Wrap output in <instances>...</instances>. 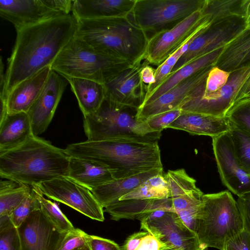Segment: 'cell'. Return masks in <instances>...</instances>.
<instances>
[{"mask_svg":"<svg viewBox=\"0 0 250 250\" xmlns=\"http://www.w3.org/2000/svg\"><path fill=\"white\" fill-rule=\"evenodd\" d=\"M161 243L152 234L148 232L134 250H159Z\"/></svg>","mask_w":250,"mask_h":250,"instance_id":"obj_47","label":"cell"},{"mask_svg":"<svg viewBox=\"0 0 250 250\" xmlns=\"http://www.w3.org/2000/svg\"><path fill=\"white\" fill-rule=\"evenodd\" d=\"M69 156L101 163L112 171L115 180L155 168H163L158 143L129 140H86L68 145Z\"/></svg>","mask_w":250,"mask_h":250,"instance_id":"obj_3","label":"cell"},{"mask_svg":"<svg viewBox=\"0 0 250 250\" xmlns=\"http://www.w3.org/2000/svg\"><path fill=\"white\" fill-rule=\"evenodd\" d=\"M37 186L48 198L62 203L91 219L104 221L103 208L91 191L69 178L53 179Z\"/></svg>","mask_w":250,"mask_h":250,"instance_id":"obj_12","label":"cell"},{"mask_svg":"<svg viewBox=\"0 0 250 250\" xmlns=\"http://www.w3.org/2000/svg\"><path fill=\"white\" fill-rule=\"evenodd\" d=\"M75 94L83 117L95 113L105 98L103 84L82 78L66 79Z\"/></svg>","mask_w":250,"mask_h":250,"instance_id":"obj_28","label":"cell"},{"mask_svg":"<svg viewBox=\"0 0 250 250\" xmlns=\"http://www.w3.org/2000/svg\"><path fill=\"white\" fill-rule=\"evenodd\" d=\"M182 113L180 108L163 112L154 115L146 122L148 127L153 131L162 132L174 122Z\"/></svg>","mask_w":250,"mask_h":250,"instance_id":"obj_39","label":"cell"},{"mask_svg":"<svg viewBox=\"0 0 250 250\" xmlns=\"http://www.w3.org/2000/svg\"><path fill=\"white\" fill-rule=\"evenodd\" d=\"M164 173L163 168H155L128 177L114 180L91 190L104 208L119 200L134 190L149 178Z\"/></svg>","mask_w":250,"mask_h":250,"instance_id":"obj_25","label":"cell"},{"mask_svg":"<svg viewBox=\"0 0 250 250\" xmlns=\"http://www.w3.org/2000/svg\"><path fill=\"white\" fill-rule=\"evenodd\" d=\"M132 65L125 60L98 51L74 36L56 58L51 68L66 79L82 78L104 84Z\"/></svg>","mask_w":250,"mask_h":250,"instance_id":"obj_7","label":"cell"},{"mask_svg":"<svg viewBox=\"0 0 250 250\" xmlns=\"http://www.w3.org/2000/svg\"><path fill=\"white\" fill-rule=\"evenodd\" d=\"M155 69L151 66L150 64L145 60L144 64L140 72V75L143 83L146 86L147 92L148 88L155 83Z\"/></svg>","mask_w":250,"mask_h":250,"instance_id":"obj_46","label":"cell"},{"mask_svg":"<svg viewBox=\"0 0 250 250\" xmlns=\"http://www.w3.org/2000/svg\"><path fill=\"white\" fill-rule=\"evenodd\" d=\"M148 232L139 231L130 235L121 247L122 250H134L140 244L142 238Z\"/></svg>","mask_w":250,"mask_h":250,"instance_id":"obj_48","label":"cell"},{"mask_svg":"<svg viewBox=\"0 0 250 250\" xmlns=\"http://www.w3.org/2000/svg\"><path fill=\"white\" fill-rule=\"evenodd\" d=\"M250 64V52L244 60L241 66Z\"/></svg>","mask_w":250,"mask_h":250,"instance_id":"obj_53","label":"cell"},{"mask_svg":"<svg viewBox=\"0 0 250 250\" xmlns=\"http://www.w3.org/2000/svg\"><path fill=\"white\" fill-rule=\"evenodd\" d=\"M227 117L232 125L250 133V101L237 106Z\"/></svg>","mask_w":250,"mask_h":250,"instance_id":"obj_40","label":"cell"},{"mask_svg":"<svg viewBox=\"0 0 250 250\" xmlns=\"http://www.w3.org/2000/svg\"><path fill=\"white\" fill-rule=\"evenodd\" d=\"M69 156L49 141L33 135L14 149L0 153V176L31 186L67 177Z\"/></svg>","mask_w":250,"mask_h":250,"instance_id":"obj_2","label":"cell"},{"mask_svg":"<svg viewBox=\"0 0 250 250\" xmlns=\"http://www.w3.org/2000/svg\"><path fill=\"white\" fill-rule=\"evenodd\" d=\"M224 47L218 48L202 56L170 73L166 80L152 92L145 97L142 104L149 103L176 85L201 70L214 65Z\"/></svg>","mask_w":250,"mask_h":250,"instance_id":"obj_26","label":"cell"},{"mask_svg":"<svg viewBox=\"0 0 250 250\" xmlns=\"http://www.w3.org/2000/svg\"><path fill=\"white\" fill-rule=\"evenodd\" d=\"M77 20L72 15L51 19L17 31L5 71L3 97L6 102L13 89L22 81L51 66L75 35Z\"/></svg>","mask_w":250,"mask_h":250,"instance_id":"obj_1","label":"cell"},{"mask_svg":"<svg viewBox=\"0 0 250 250\" xmlns=\"http://www.w3.org/2000/svg\"><path fill=\"white\" fill-rule=\"evenodd\" d=\"M236 201L242 216L244 229L250 234V193L238 197Z\"/></svg>","mask_w":250,"mask_h":250,"instance_id":"obj_43","label":"cell"},{"mask_svg":"<svg viewBox=\"0 0 250 250\" xmlns=\"http://www.w3.org/2000/svg\"><path fill=\"white\" fill-rule=\"evenodd\" d=\"M68 83L66 79L51 70L41 93L27 112L34 135L47 129Z\"/></svg>","mask_w":250,"mask_h":250,"instance_id":"obj_15","label":"cell"},{"mask_svg":"<svg viewBox=\"0 0 250 250\" xmlns=\"http://www.w3.org/2000/svg\"><path fill=\"white\" fill-rule=\"evenodd\" d=\"M144 60L124 70L104 84L105 99L138 108L143 104L147 92L146 86L143 83L140 75Z\"/></svg>","mask_w":250,"mask_h":250,"instance_id":"obj_16","label":"cell"},{"mask_svg":"<svg viewBox=\"0 0 250 250\" xmlns=\"http://www.w3.org/2000/svg\"><path fill=\"white\" fill-rule=\"evenodd\" d=\"M250 52V35L247 31L224 47L214 66L232 72L241 66L244 60Z\"/></svg>","mask_w":250,"mask_h":250,"instance_id":"obj_29","label":"cell"},{"mask_svg":"<svg viewBox=\"0 0 250 250\" xmlns=\"http://www.w3.org/2000/svg\"><path fill=\"white\" fill-rule=\"evenodd\" d=\"M138 109L104 98L97 111L83 117V128L87 140H122L158 143L162 132L152 130L146 121H137Z\"/></svg>","mask_w":250,"mask_h":250,"instance_id":"obj_5","label":"cell"},{"mask_svg":"<svg viewBox=\"0 0 250 250\" xmlns=\"http://www.w3.org/2000/svg\"><path fill=\"white\" fill-rule=\"evenodd\" d=\"M162 209L174 210L171 198L118 200L106 207L104 211L110 215L111 220H140L147 214Z\"/></svg>","mask_w":250,"mask_h":250,"instance_id":"obj_24","label":"cell"},{"mask_svg":"<svg viewBox=\"0 0 250 250\" xmlns=\"http://www.w3.org/2000/svg\"><path fill=\"white\" fill-rule=\"evenodd\" d=\"M247 94L249 95H250V83L249 84L248 88L247 91Z\"/></svg>","mask_w":250,"mask_h":250,"instance_id":"obj_54","label":"cell"},{"mask_svg":"<svg viewBox=\"0 0 250 250\" xmlns=\"http://www.w3.org/2000/svg\"><path fill=\"white\" fill-rule=\"evenodd\" d=\"M169 192L164 173H160L148 179L134 190L119 200L169 198Z\"/></svg>","mask_w":250,"mask_h":250,"instance_id":"obj_31","label":"cell"},{"mask_svg":"<svg viewBox=\"0 0 250 250\" xmlns=\"http://www.w3.org/2000/svg\"><path fill=\"white\" fill-rule=\"evenodd\" d=\"M244 229L236 200L228 190L204 194L195 233L206 248L223 250L226 242Z\"/></svg>","mask_w":250,"mask_h":250,"instance_id":"obj_6","label":"cell"},{"mask_svg":"<svg viewBox=\"0 0 250 250\" xmlns=\"http://www.w3.org/2000/svg\"><path fill=\"white\" fill-rule=\"evenodd\" d=\"M136 0H74L72 15L77 20L127 16Z\"/></svg>","mask_w":250,"mask_h":250,"instance_id":"obj_21","label":"cell"},{"mask_svg":"<svg viewBox=\"0 0 250 250\" xmlns=\"http://www.w3.org/2000/svg\"><path fill=\"white\" fill-rule=\"evenodd\" d=\"M86 240L90 250H122L113 241L93 235H87Z\"/></svg>","mask_w":250,"mask_h":250,"instance_id":"obj_42","label":"cell"},{"mask_svg":"<svg viewBox=\"0 0 250 250\" xmlns=\"http://www.w3.org/2000/svg\"><path fill=\"white\" fill-rule=\"evenodd\" d=\"M159 250H178L177 249L175 248L170 245L161 244Z\"/></svg>","mask_w":250,"mask_h":250,"instance_id":"obj_50","label":"cell"},{"mask_svg":"<svg viewBox=\"0 0 250 250\" xmlns=\"http://www.w3.org/2000/svg\"><path fill=\"white\" fill-rule=\"evenodd\" d=\"M64 14L46 6L42 0H0V16L12 23L16 31Z\"/></svg>","mask_w":250,"mask_h":250,"instance_id":"obj_19","label":"cell"},{"mask_svg":"<svg viewBox=\"0 0 250 250\" xmlns=\"http://www.w3.org/2000/svg\"><path fill=\"white\" fill-rule=\"evenodd\" d=\"M212 148L223 185L238 197L250 193V174L237 159L228 132L212 138Z\"/></svg>","mask_w":250,"mask_h":250,"instance_id":"obj_13","label":"cell"},{"mask_svg":"<svg viewBox=\"0 0 250 250\" xmlns=\"http://www.w3.org/2000/svg\"><path fill=\"white\" fill-rule=\"evenodd\" d=\"M223 250H250V234L243 229L226 242Z\"/></svg>","mask_w":250,"mask_h":250,"instance_id":"obj_41","label":"cell"},{"mask_svg":"<svg viewBox=\"0 0 250 250\" xmlns=\"http://www.w3.org/2000/svg\"><path fill=\"white\" fill-rule=\"evenodd\" d=\"M250 83V64L231 72L227 83L212 93L204 92L201 84L180 105L184 112L227 117L235 108L250 101L247 91Z\"/></svg>","mask_w":250,"mask_h":250,"instance_id":"obj_8","label":"cell"},{"mask_svg":"<svg viewBox=\"0 0 250 250\" xmlns=\"http://www.w3.org/2000/svg\"><path fill=\"white\" fill-rule=\"evenodd\" d=\"M212 66L201 70L182 81L154 100L142 104L138 109L137 121L145 122L154 115L179 108L183 103L206 81L208 73Z\"/></svg>","mask_w":250,"mask_h":250,"instance_id":"obj_17","label":"cell"},{"mask_svg":"<svg viewBox=\"0 0 250 250\" xmlns=\"http://www.w3.org/2000/svg\"><path fill=\"white\" fill-rule=\"evenodd\" d=\"M68 177L90 191L115 180L111 170L105 166L72 156H69Z\"/></svg>","mask_w":250,"mask_h":250,"instance_id":"obj_23","label":"cell"},{"mask_svg":"<svg viewBox=\"0 0 250 250\" xmlns=\"http://www.w3.org/2000/svg\"><path fill=\"white\" fill-rule=\"evenodd\" d=\"M31 190L32 186L20 184L17 187L0 191V216H10Z\"/></svg>","mask_w":250,"mask_h":250,"instance_id":"obj_34","label":"cell"},{"mask_svg":"<svg viewBox=\"0 0 250 250\" xmlns=\"http://www.w3.org/2000/svg\"><path fill=\"white\" fill-rule=\"evenodd\" d=\"M230 127L231 123L227 117L184 111L167 127L211 138L228 132Z\"/></svg>","mask_w":250,"mask_h":250,"instance_id":"obj_20","label":"cell"},{"mask_svg":"<svg viewBox=\"0 0 250 250\" xmlns=\"http://www.w3.org/2000/svg\"><path fill=\"white\" fill-rule=\"evenodd\" d=\"M5 87V72H4V64L2 56L0 61V98H2L4 95Z\"/></svg>","mask_w":250,"mask_h":250,"instance_id":"obj_49","label":"cell"},{"mask_svg":"<svg viewBox=\"0 0 250 250\" xmlns=\"http://www.w3.org/2000/svg\"><path fill=\"white\" fill-rule=\"evenodd\" d=\"M245 26L246 30L250 32V15L246 17Z\"/></svg>","mask_w":250,"mask_h":250,"instance_id":"obj_52","label":"cell"},{"mask_svg":"<svg viewBox=\"0 0 250 250\" xmlns=\"http://www.w3.org/2000/svg\"><path fill=\"white\" fill-rule=\"evenodd\" d=\"M204 193L197 189L171 199L174 211L183 222L195 232L197 214L202 205Z\"/></svg>","mask_w":250,"mask_h":250,"instance_id":"obj_30","label":"cell"},{"mask_svg":"<svg viewBox=\"0 0 250 250\" xmlns=\"http://www.w3.org/2000/svg\"><path fill=\"white\" fill-rule=\"evenodd\" d=\"M87 234L78 228L66 233L59 250H90L87 242Z\"/></svg>","mask_w":250,"mask_h":250,"instance_id":"obj_38","label":"cell"},{"mask_svg":"<svg viewBox=\"0 0 250 250\" xmlns=\"http://www.w3.org/2000/svg\"><path fill=\"white\" fill-rule=\"evenodd\" d=\"M52 69L47 66L21 82L8 95V114L27 113L41 93Z\"/></svg>","mask_w":250,"mask_h":250,"instance_id":"obj_22","label":"cell"},{"mask_svg":"<svg viewBox=\"0 0 250 250\" xmlns=\"http://www.w3.org/2000/svg\"><path fill=\"white\" fill-rule=\"evenodd\" d=\"M49 8L60 12L64 15H69L72 11L73 0H42Z\"/></svg>","mask_w":250,"mask_h":250,"instance_id":"obj_45","label":"cell"},{"mask_svg":"<svg viewBox=\"0 0 250 250\" xmlns=\"http://www.w3.org/2000/svg\"><path fill=\"white\" fill-rule=\"evenodd\" d=\"M0 250H22L18 228L9 216L0 217Z\"/></svg>","mask_w":250,"mask_h":250,"instance_id":"obj_35","label":"cell"},{"mask_svg":"<svg viewBox=\"0 0 250 250\" xmlns=\"http://www.w3.org/2000/svg\"><path fill=\"white\" fill-rule=\"evenodd\" d=\"M172 69L171 66L165 62L158 65L155 69V83L148 88L146 96L158 87L169 75Z\"/></svg>","mask_w":250,"mask_h":250,"instance_id":"obj_44","label":"cell"},{"mask_svg":"<svg viewBox=\"0 0 250 250\" xmlns=\"http://www.w3.org/2000/svg\"><path fill=\"white\" fill-rule=\"evenodd\" d=\"M212 26L191 42L172 72L218 48L225 47L247 31L245 24L236 27L228 25L219 27Z\"/></svg>","mask_w":250,"mask_h":250,"instance_id":"obj_18","label":"cell"},{"mask_svg":"<svg viewBox=\"0 0 250 250\" xmlns=\"http://www.w3.org/2000/svg\"><path fill=\"white\" fill-rule=\"evenodd\" d=\"M75 36L98 51L131 65L145 60L149 39L130 15L77 20Z\"/></svg>","mask_w":250,"mask_h":250,"instance_id":"obj_4","label":"cell"},{"mask_svg":"<svg viewBox=\"0 0 250 250\" xmlns=\"http://www.w3.org/2000/svg\"><path fill=\"white\" fill-rule=\"evenodd\" d=\"M18 229L22 250H59L67 233L59 231L41 209L33 211Z\"/></svg>","mask_w":250,"mask_h":250,"instance_id":"obj_14","label":"cell"},{"mask_svg":"<svg viewBox=\"0 0 250 250\" xmlns=\"http://www.w3.org/2000/svg\"><path fill=\"white\" fill-rule=\"evenodd\" d=\"M199 9L173 27L148 39L145 60L159 65L201 29L212 25L215 20Z\"/></svg>","mask_w":250,"mask_h":250,"instance_id":"obj_10","label":"cell"},{"mask_svg":"<svg viewBox=\"0 0 250 250\" xmlns=\"http://www.w3.org/2000/svg\"><path fill=\"white\" fill-rule=\"evenodd\" d=\"M228 133L237 159L243 169L250 174V133L231 123Z\"/></svg>","mask_w":250,"mask_h":250,"instance_id":"obj_33","label":"cell"},{"mask_svg":"<svg viewBox=\"0 0 250 250\" xmlns=\"http://www.w3.org/2000/svg\"><path fill=\"white\" fill-rule=\"evenodd\" d=\"M41 209L36 193L32 187L31 193L20 203L10 215L15 227H19L34 211Z\"/></svg>","mask_w":250,"mask_h":250,"instance_id":"obj_36","label":"cell"},{"mask_svg":"<svg viewBox=\"0 0 250 250\" xmlns=\"http://www.w3.org/2000/svg\"><path fill=\"white\" fill-rule=\"evenodd\" d=\"M245 2L244 7L246 17L250 15V0L244 1Z\"/></svg>","mask_w":250,"mask_h":250,"instance_id":"obj_51","label":"cell"},{"mask_svg":"<svg viewBox=\"0 0 250 250\" xmlns=\"http://www.w3.org/2000/svg\"><path fill=\"white\" fill-rule=\"evenodd\" d=\"M32 187L40 202L41 210L47 219L61 232L68 233L74 231L76 228L62 212L58 206L46 199L38 186Z\"/></svg>","mask_w":250,"mask_h":250,"instance_id":"obj_32","label":"cell"},{"mask_svg":"<svg viewBox=\"0 0 250 250\" xmlns=\"http://www.w3.org/2000/svg\"><path fill=\"white\" fill-rule=\"evenodd\" d=\"M204 2L201 0H136L130 16L148 37L151 33V37L201 9Z\"/></svg>","mask_w":250,"mask_h":250,"instance_id":"obj_9","label":"cell"},{"mask_svg":"<svg viewBox=\"0 0 250 250\" xmlns=\"http://www.w3.org/2000/svg\"><path fill=\"white\" fill-rule=\"evenodd\" d=\"M33 135L27 113L8 114L0 123V153L19 147Z\"/></svg>","mask_w":250,"mask_h":250,"instance_id":"obj_27","label":"cell"},{"mask_svg":"<svg viewBox=\"0 0 250 250\" xmlns=\"http://www.w3.org/2000/svg\"><path fill=\"white\" fill-rule=\"evenodd\" d=\"M230 73L231 72L223 70L216 66H213L208 73L204 92L212 93L221 88L227 83Z\"/></svg>","mask_w":250,"mask_h":250,"instance_id":"obj_37","label":"cell"},{"mask_svg":"<svg viewBox=\"0 0 250 250\" xmlns=\"http://www.w3.org/2000/svg\"><path fill=\"white\" fill-rule=\"evenodd\" d=\"M141 229L154 236L161 244L178 250H205L196 233L189 229L173 210L150 212L140 220Z\"/></svg>","mask_w":250,"mask_h":250,"instance_id":"obj_11","label":"cell"}]
</instances>
